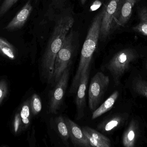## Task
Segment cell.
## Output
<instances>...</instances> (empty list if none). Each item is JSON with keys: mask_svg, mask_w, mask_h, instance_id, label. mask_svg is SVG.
I'll list each match as a JSON object with an SVG mask.
<instances>
[{"mask_svg": "<svg viewBox=\"0 0 147 147\" xmlns=\"http://www.w3.org/2000/svg\"><path fill=\"white\" fill-rule=\"evenodd\" d=\"M140 22L133 28L136 32L147 36V8L143 7L139 12Z\"/></svg>", "mask_w": 147, "mask_h": 147, "instance_id": "obj_14", "label": "cell"}, {"mask_svg": "<svg viewBox=\"0 0 147 147\" xmlns=\"http://www.w3.org/2000/svg\"><path fill=\"white\" fill-rule=\"evenodd\" d=\"M136 57V54L132 49H123L116 54L107 64L106 68L113 76L116 84L119 83L120 78L127 70L130 62Z\"/></svg>", "mask_w": 147, "mask_h": 147, "instance_id": "obj_4", "label": "cell"}, {"mask_svg": "<svg viewBox=\"0 0 147 147\" xmlns=\"http://www.w3.org/2000/svg\"><path fill=\"white\" fill-rule=\"evenodd\" d=\"M0 54L11 59H14L15 58V50L13 46L5 39L1 37Z\"/></svg>", "mask_w": 147, "mask_h": 147, "instance_id": "obj_15", "label": "cell"}, {"mask_svg": "<svg viewBox=\"0 0 147 147\" xmlns=\"http://www.w3.org/2000/svg\"><path fill=\"white\" fill-rule=\"evenodd\" d=\"M137 0H124L121 6L118 17L116 21L115 28L123 26L132 16L133 9Z\"/></svg>", "mask_w": 147, "mask_h": 147, "instance_id": "obj_11", "label": "cell"}, {"mask_svg": "<svg viewBox=\"0 0 147 147\" xmlns=\"http://www.w3.org/2000/svg\"><path fill=\"white\" fill-rule=\"evenodd\" d=\"M32 9L31 0H28L20 12L5 27V29L8 31H13L21 28L28 20Z\"/></svg>", "mask_w": 147, "mask_h": 147, "instance_id": "obj_9", "label": "cell"}, {"mask_svg": "<svg viewBox=\"0 0 147 147\" xmlns=\"http://www.w3.org/2000/svg\"><path fill=\"white\" fill-rule=\"evenodd\" d=\"M7 85L4 81L0 82V104L7 94Z\"/></svg>", "mask_w": 147, "mask_h": 147, "instance_id": "obj_21", "label": "cell"}, {"mask_svg": "<svg viewBox=\"0 0 147 147\" xmlns=\"http://www.w3.org/2000/svg\"><path fill=\"white\" fill-rule=\"evenodd\" d=\"M109 82V77L101 72L92 78L88 91L89 106L91 111L96 110L102 102Z\"/></svg>", "mask_w": 147, "mask_h": 147, "instance_id": "obj_3", "label": "cell"}, {"mask_svg": "<svg viewBox=\"0 0 147 147\" xmlns=\"http://www.w3.org/2000/svg\"><path fill=\"white\" fill-rule=\"evenodd\" d=\"M66 0H52L51 3L50 5L48 10H50L51 9H57L59 7H61L63 4L64 3Z\"/></svg>", "mask_w": 147, "mask_h": 147, "instance_id": "obj_22", "label": "cell"}, {"mask_svg": "<svg viewBox=\"0 0 147 147\" xmlns=\"http://www.w3.org/2000/svg\"><path fill=\"white\" fill-rule=\"evenodd\" d=\"M135 132L134 130L131 129L128 131L123 138V144L126 146H129L131 142H133L135 138Z\"/></svg>", "mask_w": 147, "mask_h": 147, "instance_id": "obj_20", "label": "cell"}, {"mask_svg": "<svg viewBox=\"0 0 147 147\" xmlns=\"http://www.w3.org/2000/svg\"><path fill=\"white\" fill-rule=\"evenodd\" d=\"M102 4V2L99 0H96L92 4L90 9L91 11H96L101 7Z\"/></svg>", "mask_w": 147, "mask_h": 147, "instance_id": "obj_23", "label": "cell"}, {"mask_svg": "<svg viewBox=\"0 0 147 147\" xmlns=\"http://www.w3.org/2000/svg\"><path fill=\"white\" fill-rule=\"evenodd\" d=\"M81 129L92 147H109L111 146L110 140L98 131L88 126L82 127Z\"/></svg>", "mask_w": 147, "mask_h": 147, "instance_id": "obj_10", "label": "cell"}, {"mask_svg": "<svg viewBox=\"0 0 147 147\" xmlns=\"http://www.w3.org/2000/svg\"><path fill=\"white\" fill-rule=\"evenodd\" d=\"M74 19L70 16L62 17L55 25L41 61L42 75L49 83L53 81L54 64L58 53L66 35L72 28Z\"/></svg>", "mask_w": 147, "mask_h": 147, "instance_id": "obj_1", "label": "cell"}, {"mask_svg": "<svg viewBox=\"0 0 147 147\" xmlns=\"http://www.w3.org/2000/svg\"><path fill=\"white\" fill-rule=\"evenodd\" d=\"M121 122L119 117H115L101 122L97 126V129L102 132H109L115 128Z\"/></svg>", "mask_w": 147, "mask_h": 147, "instance_id": "obj_16", "label": "cell"}, {"mask_svg": "<svg viewBox=\"0 0 147 147\" xmlns=\"http://www.w3.org/2000/svg\"><path fill=\"white\" fill-rule=\"evenodd\" d=\"M75 35L72 31L68 33L62 47L57 54L54 64L52 82L57 83L65 69L70 64L75 49Z\"/></svg>", "mask_w": 147, "mask_h": 147, "instance_id": "obj_2", "label": "cell"}, {"mask_svg": "<svg viewBox=\"0 0 147 147\" xmlns=\"http://www.w3.org/2000/svg\"><path fill=\"white\" fill-rule=\"evenodd\" d=\"M55 122L58 133L63 143L66 146H69V136L64 117L62 116H59L55 118Z\"/></svg>", "mask_w": 147, "mask_h": 147, "instance_id": "obj_13", "label": "cell"}, {"mask_svg": "<svg viewBox=\"0 0 147 147\" xmlns=\"http://www.w3.org/2000/svg\"><path fill=\"white\" fill-rule=\"evenodd\" d=\"M70 65L65 69L60 79L56 83L55 88L51 92L48 112L57 114L60 109L68 86L70 75Z\"/></svg>", "mask_w": 147, "mask_h": 147, "instance_id": "obj_6", "label": "cell"}, {"mask_svg": "<svg viewBox=\"0 0 147 147\" xmlns=\"http://www.w3.org/2000/svg\"><path fill=\"white\" fill-rule=\"evenodd\" d=\"M30 107L28 103L23 105L20 113V117L22 122L26 125H28L30 123Z\"/></svg>", "mask_w": 147, "mask_h": 147, "instance_id": "obj_18", "label": "cell"}, {"mask_svg": "<svg viewBox=\"0 0 147 147\" xmlns=\"http://www.w3.org/2000/svg\"><path fill=\"white\" fill-rule=\"evenodd\" d=\"M90 70L89 68L81 77L78 87L75 103L76 104L77 113L76 118L77 120H81L84 116V110L86 106V90Z\"/></svg>", "mask_w": 147, "mask_h": 147, "instance_id": "obj_7", "label": "cell"}, {"mask_svg": "<svg viewBox=\"0 0 147 147\" xmlns=\"http://www.w3.org/2000/svg\"><path fill=\"white\" fill-rule=\"evenodd\" d=\"M21 123V119L19 114L16 115L15 119L14 124V128L15 133H17L20 127V124Z\"/></svg>", "mask_w": 147, "mask_h": 147, "instance_id": "obj_24", "label": "cell"}, {"mask_svg": "<svg viewBox=\"0 0 147 147\" xmlns=\"http://www.w3.org/2000/svg\"><path fill=\"white\" fill-rule=\"evenodd\" d=\"M118 96L119 92L117 91H116L112 93L101 106L93 111L92 119L95 120L110 110L114 106Z\"/></svg>", "mask_w": 147, "mask_h": 147, "instance_id": "obj_12", "label": "cell"}, {"mask_svg": "<svg viewBox=\"0 0 147 147\" xmlns=\"http://www.w3.org/2000/svg\"><path fill=\"white\" fill-rule=\"evenodd\" d=\"M31 109L34 115L39 114L42 110V103L40 98L37 94L32 96L31 102Z\"/></svg>", "mask_w": 147, "mask_h": 147, "instance_id": "obj_17", "label": "cell"}, {"mask_svg": "<svg viewBox=\"0 0 147 147\" xmlns=\"http://www.w3.org/2000/svg\"><path fill=\"white\" fill-rule=\"evenodd\" d=\"M86 1H87V0H80V2H81V3H82V4L84 5V4H85Z\"/></svg>", "mask_w": 147, "mask_h": 147, "instance_id": "obj_25", "label": "cell"}, {"mask_svg": "<svg viewBox=\"0 0 147 147\" xmlns=\"http://www.w3.org/2000/svg\"><path fill=\"white\" fill-rule=\"evenodd\" d=\"M18 0H4L0 8V17L5 14Z\"/></svg>", "mask_w": 147, "mask_h": 147, "instance_id": "obj_19", "label": "cell"}, {"mask_svg": "<svg viewBox=\"0 0 147 147\" xmlns=\"http://www.w3.org/2000/svg\"><path fill=\"white\" fill-rule=\"evenodd\" d=\"M68 128L69 139L75 147H92L84 134L75 122L68 117H64Z\"/></svg>", "mask_w": 147, "mask_h": 147, "instance_id": "obj_8", "label": "cell"}, {"mask_svg": "<svg viewBox=\"0 0 147 147\" xmlns=\"http://www.w3.org/2000/svg\"><path fill=\"white\" fill-rule=\"evenodd\" d=\"M123 1L109 0L105 7L100 31V39L102 41L105 40L115 28L116 21Z\"/></svg>", "mask_w": 147, "mask_h": 147, "instance_id": "obj_5", "label": "cell"}]
</instances>
